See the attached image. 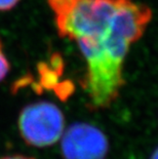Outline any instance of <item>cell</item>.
Wrapping results in <instances>:
<instances>
[{
	"instance_id": "obj_6",
	"label": "cell",
	"mask_w": 158,
	"mask_h": 159,
	"mask_svg": "<svg viewBox=\"0 0 158 159\" xmlns=\"http://www.w3.org/2000/svg\"><path fill=\"white\" fill-rule=\"evenodd\" d=\"M0 159H35L33 157H29V156H24V155H19V154H16V155H8V156H4Z\"/></svg>"
},
{
	"instance_id": "obj_2",
	"label": "cell",
	"mask_w": 158,
	"mask_h": 159,
	"mask_svg": "<svg viewBox=\"0 0 158 159\" xmlns=\"http://www.w3.org/2000/svg\"><path fill=\"white\" fill-rule=\"evenodd\" d=\"M18 126L23 140L29 146H52L65 131V117L58 106L50 102H37L23 108Z\"/></svg>"
},
{
	"instance_id": "obj_3",
	"label": "cell",
	"mask_w": 158,
	"mask_h": 159,
	"mask_svg": "<svg viewBox=\"0 0 158 159\" xmlns=\"http://www.w3.org/2000/svg\"><path fill=\"white\" fill-rule=\"evenodd\" d=\"M61 152L64 159H106L109 142L100 128L76 122L64 131Z\"/></svg>"
},
{
	"instance_id": "obj_5",
	"label": "cell",
	"mask_w": 158,
	"mask_h": 159,
	"mask_svg": "<svg viewBox=\"0 0 158 159\" xmlns=\"http://www.w3.org/2000/svg\"><path fill=\"white\" fill-rule=\"evenodd\" d=\"M20 0H0V11H7L18 5Z\"/></svg>"
},
{
	"instance_id": "obj_4",
	"label": "cell",
	"mask_w": 158,
	"mask_h": 159,
	"mask_svg": "<svg viewBox=\"0 0 158 159\" xmlns=\"http://www.w3.org/2000/svg\"><path fill=\"white\" fill-rule=\"evenodd\" d=\"M9 70H11V64L6 59L4 53L0 52V82L7 76Z\"/></svg>"
},
{
	"instance_id": "obj_8",
	"label": "cell",
	"mask_w": 158,
	"mask_h": 159,
	"mask_svg": "<svg viewBox=\"0 0 158 159\" xmlns=\"http://www.w3.org/2000/svg\"><path fill=\"white\" fill-rule=\"evenodd\" d=\"M0 52H2V44H1V41H0Z\"/></svg>"
},
{
	"instance_id": "obj_7",
	"label": "cell",
	"mask_w": 158,
	"mask_h": 159,
	"mask_svg": "<svg viewBox=\"0 0 158 159\" xmlns=\"http://www.w3.org/2000/svg\"><path fill=\"white\" fill-rule=\"evenodd\" d=\"M150 159H158V147L155 149V151L153 152L152 156L150 157Z\"/></svg>"
},
{
	"instance_id": "obj_1",
	"label": "cell",
	"mask_w": 158,
	"mask_h": 159,
	"mask_svg": "<svg viewBox=\"0 0 158 159\" xmlns=\"http://www.w3.org/2000/svg\"><path fill=\"white\" fill-rule=\"evenodd\" d=\"M59 35L75 41L86 62L81 80L90 109L112 105L124 86L132 44L146 31L152 11L134 0H47Z\"/></svg>"
}]
</instances>
